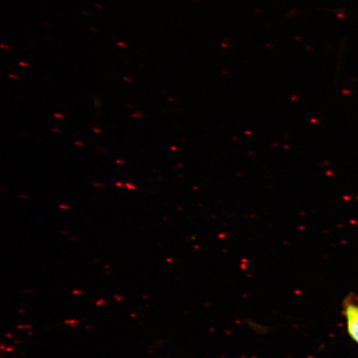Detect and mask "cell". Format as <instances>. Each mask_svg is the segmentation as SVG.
I'll return each mask as SVG.
<instances>
[{
    "instance_id": "7c38bea8",
    "label": "cell",
    "mask_w": 358,
    "mask_h": 358,
    "mask_svg": "<svg viewBox=\"0 0 358 358\" xmlns=\"http://www.w3.org/2000/svg\"><path fill=\"white\" fill-rule=\"evenodd\" d=\"M116 186L118 187H126V185H123V183H122L121 182H117L116 183Z\"/></svg>"
},
{
    "instance_id": "9a60e30c",
    "label": "cell",
    "mask_w": 358,
    "mask_h": 358,
    "mask_svg": "<svg viewBox=\"0 0 358 358\" xmlns=\"http://www.w3.org/2000/svg\"><path fill=\"white\" fill-rule=\"evenodd\" d=\"M90 30H91V31H93V32H95V33H97L98 32V30L95 28H93V27H90Z\"/></svg>"
},
{
    "instance_id": "9c48e42d",
    "label": "cell",
    "mask_w": 358,
    "mask_h": 358,
    "mask_svg": "<svg viewBox=\"0 0 358 358\" xmlns=\"http://www.w3.org/2000/svg\"><path fill=\"white\" fill-rule=\"evenodd\" d=\"M0 48H1L3 50H6V51L10 49V46L4 44H2L1 45H0Z\"/></svg>"
},
{
    "instance_id": "e0dca14e",
    "label": "cell",
    "mask_w": 358,
    "mask_h": 358,
    "mask_svg": "<svg viewBox=\"0 0 358 358\" xmlns=\"http://www.w3.org/2000/svg\"><path fill=\"white\" fill-rule=\"evenodd\" d=\"M52 130L53 132H57V133H61V132H62L61 130L55 129V128H53V129H52Z\"/></svg>"
},
{
    "instance_id": "6da1fadb",
    "label": "cell",
    "mask_w": 358,
    "mask_h": 358,
    "mask_svg": "<svg viewBox=\"0 0 358 358\" xmlns=\"http://www.w3.org/2000/svg\"><path fill=\"white\" fill-rule=\"evenodd\" d=\"M343 314L349 336L358 346V300L353 293L344 298Z\"/></svg>"
},
{
    "instance_id": "8992f818",
    "label": "cell",
    "mask_w": 358,
    "mask_h": 358,
    "mask_svg": "<svg viewBox=\"0 0 358 358\" xmlns=\"http://www.w3.org/2000/svg\"><path fill=\"white\" fill-rule=\"evenodd\" d=\"M19 66L25 67V68H28V67H30V64L28 62L22 61V62H19Z\"/></svg>"
},
{
    "instance_id": "5b68a950",
    "label": "cell",
    "mask_w": 358,
    "mask_h": 358,
    "mask_svg": "<svg viewBox=\"0 0 358 358\" xmlns=\"http://www.w3.org/2000/svg\"><path fill=\"white\" fill-rule=\"evenodd\" d=\"M53 117H54L55 118H58V119H65V118H66V117H65V116H64V114H62V113H55V114H53Z\"/></svg>"
},
{
    "instance_id": "2e32d148",
    "label": "cell",
    "mask_w": 358,
    "mask_h": 358,
    "mask_svg": "<svg viewBox=\"0 0 358 358\" xmlns=\"http://www.w3.org/2000/svg\"><path fill=\"white\" fill-rule=\"evenodd\" d=\"M93 131L96 132V134H101V132H102L101 130H97V129H93Z\"/></svg>"
},
{
    "instance_id": "3957f363",
    "label": "cell",
    "mask_w": 358,
    "mask_h": 358,
    "mask_svg": "<svg viewBox=\"0 0 358 358\" xmlns=\"http://www.w3.org/2000/svg\"><path fill=\"white\" fill-rule=\"evenodd\" d=\"M131 117L133 118H135V119H139V118L140 119V118H143L144 116V114L142 112H136V113L132 114Z\"/></svg>"
},
{
    "instance_id": "7a4b0ae2",
    "label": "cell",
    "mask_w": 358,
    "mask_h": 358,
    "mask_svg": "<svg viewBox=\"0 0 358 358\" xmlns=\"http://www.w3.org/2000/svg\"><path fill=\"white\" fill-rule=\"evenodd\" d=\"M126 189H130V190H136V189H137V187H136L134 185H132V183H130V182L126 183Z\"/></svg>"
},
{
    "instance_id": "ac0fdd59",
    "label": "cell",
    "mask_w": 358,
    "mask_h": 358,
    "mask_svg": "<svg viewBox=\"0 0 358 358\" xmlns=\"http://www.w3.org/2000/svg\"><path fill=\"white\" fill-rule=\"evenodd\" d=\"M93 185L96 186V187H102V186H103L102 185H98V183H93Z\"/></svg>"
},
{
    "instance_id": "5bb4252c",
    "label": "cell",
    "mask_w": 358,
    "mask_h": 358,
    "mask_svg": "<svg viewBox=\"0 0 358 358\" xmlns=\"http://www.w3.org/2000/svg\"><path fill=\"white\" fill-rule=\"evenodd\" d=\"M59 207L61 208V209H66V210H67V209H69L70 208V207L67 206V205H60Z\"/></svg>"
},
{
    "instance_id": "ba28073f",
    "label": "cell",
    "mask_w": 358,
    "mask_h": 358,
    "mask_svg": "<svg viewBox=\"0 0 358 358\" xmlns=\"http://www.w3.org/2000/svg\"><path fill=\"white\" fill-rule=\"evenodd\" d=\"M8 78H10L12 80H19V76L18 75H16L14 74H8Z\"/></svg>"
},
{
    "instance_id": "d6986e66",
    "label": "cell",
    "mask_w": 358,
    "mask_h": 358,
    "mask_svg": "<svg viewBox=\"0 0 358 358\" xmlns=\"http://www.w3.org/2000/svg\"><path fill=\"white\" fill-rule=\"evenodd\" d=\"M20 198H28V196H23V195H21Z\"/></svg>"
},
{
    "instance_id": "8fae6325",
    "label": "cell",
    "mask_w": 358,
    "mask_h": 358,
    "mask_svg": "<svg viewBox=\"0 0 358 358\" xmlns=\"http://www.w3.org/2000/svg\"><path fill=\"white\" fill-rule=\"evenodd\" d=\"M75 144L76 146H80V147H84L85 146V144L83 143V142H75Z\"/></svg>"
},
{
    "instance_id": "52a82bcc",
    "label": "cell",
    "mask_w": 358,
    "mask_h": 358,
    "mask_svg": "<svg viewBox=\"0 0 358 358\" xmlns=\"http://www.w3.org/2000/svg\"><path fill=\"white\" fill-rule=\"evenodd\" d=\"M123 80H125V82H126L127 83H134V80L133 79H131L130 78H128V76H123Z\"/></svg>"
},
{
    "instance_id": "4fadbf2b",
    "label": "cell",
    "mask_w": 358,
    "mask_h": 358,
    "mask_svg": "<svg viewBox=\"0 0 358 358\" xmlns=\"http://www.w3.org/2000/svg\"><path fill=\"white\" fill-rule=\"evenodd\" d=\"M116 162H117V164H121V165H123V164H126L125 162L119 160H117Z\"/></svg>"
},
{
    "instance_id": "30bf717a",
    "label": "cell",
    "mask_w": 358,
    "mask_h": 358,
    "mask_svg": "<svg viewBox=\"0 0 358 358\" xmlns=\"http://www.w3.org/2000/svg\"><path fill=\"white\" fill-rule=\"evenodd\" d=\"M95 7L97 8H100V10H104V8H105V7L104 6H102V4H99V3H96Z\"/></svg>"
},
{
    "instance_id": "277c9868",
    "label": "cell",
    "mask_w": 358,
    "mask_h": 358,
    "mask_svg": "<svg viewBox=\"0 0 358 358\" xmlns=\"http://www.w3.org/2000/svg\"><path fill=\"white\" fill-rule=\"evenodd\" d=\"M117 44L118 46H121V49H128V44H126V42H121V41H118L117 42Z\"/></svg>"
}]
</instances>
